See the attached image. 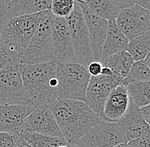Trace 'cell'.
<instances>
[{
    "instance_id": "6da1fadb",
    "label": "cell",
    "mask_w": 150,
    "mask_h": 147,
    "mask_svg": "<svg viewBox=\"0 0 150 147\" xmlns=\"http://www.w3.org/2000/svg\"><path fill=\"white\" fill-rule=\"evenodd\" d=\"M48 108L67 144H74L90 129L103 122L84 101L58 99Z\"/></svg>"
},
{
    "instance_id": "7a4b0ae2",
    "label": "cell",
    "mask_w": 150,
    "mask_h": 147,
    "mask_svg": "<svg viewBox=\"0 0 150 147\" xmlns=\"http://www.w3.org/2000/svg\"><path fill=\"white\" fill-rule=\"evenodd\" d=\"M24 89L35 109L48 107L58 100L56 63L20 65Z\"/></svg>"
},
{
    "instance_id": "3957f363",
    "label": "cell",
    "mask_w": 150,
    "mask_h": 147,
    "mask_svg": "<svg viewBox=\"0 0 150 147\" xmlns=\"http://www.w3.org/2000/svg\"><path fill=\"white\" fill-rule=\"evenodd\" d=\"M53 14L50 9L39 13L37 25L21 64L31 65L52 61L51 25Z\"/></svg>"
},
{
    "instance_id": "277c9868",
    "label": "cell",
    "mask_w": 150,
    "mask_h": 147,
    "mask_svg": "<svg viewBox=\"0 0 150 147\" xmlns=\"http://www.w3.org/2000/svg\"><path fill=\"white\" fill-rule=\"evenodd\" d=\"M57 96L85 102V93L91 76L86 68L76 62L56 63Z\"/></svg>"
},
{
    "instance_id": "5b68a950",
    "label": "cell",
    "mask_w": 150,
    "mask_h": 147,
    "mask_svg": "<svg viewBox=\"0 0 150 147\" xmlns=\"http://www.w3.org/2000/svg\"><path fill=\"white\" fill-rule=\"evenodd\" d=\"M39 13L11 19L3 29L0 39L21 60L37 25Z\"/></svg>"
},
{
    "instance_id": "8992f818",
    "label": "cell",
    "mask_w": 150,
    "mask_h": 147,
    "mask_svg": "<svg viewBox=\"0 0 150 147\" xmlns=\"http://www.w3.org/2000/svg\"><path fill=\"white\" fill-rule=\"evenodd\" d=\"M66 20L73 42L75 62L86 68L88 65L94 61V58L87 27L78 1H75L74 8Z\"/></svg>"
},
{
    "instance_id": "52a82bcc",
    "label": "cell",
    "mask_w": 150,
    "mask_h": 147,
    "mask_svg": "<svg viewBox=\"0 0 150 147\" xmlns=\"http://www.w3.org/2000/svg\"><path fill=\"white\" fill-rule=\"evenodd\" d=\"M0 105L33 106L23 86L20 65L0 71Z\"/></svg>"
},
{
    "instance_id": "ba28073f",
    "label": "cell",
    "mask_w": 150,
    "mask_h": 147,
    "mask_svg": "<svg viewBox=\"0 0 150 147\" xmlns=\"http://www.w3.org/2000/svg\"><path fill=\"white\" fill-rule=\"evenodd\" d=\"M115 24L130 41L149 32L150 10L134 4L120 12L115 19Z\"/></svg>"
},
{
    "instance_id": "9c48e42d",
    "label": "cell",
    "mask_w": 150,
    "mask_h": 147,
    "mask_svg": "<svg viewBox=\"0 0 150 147\" xmlns=\"http://www.w3.org/2000/svg\"><path fill=\"white\" fill-rule=\"evenodd\" d=\"M126 143L116 122H102L77 140V147H114Z\"/></svg>"
},
{
    "instance_id": "30bf717a",
    "label": "cell",
    "mask_w": 150,
    "mask_h": 147,
    "mask_svg": "<svg viewBox=\"0 0 150 147\" xmlns=\"http://www.w3.org/2000/svg\"><path fill=\"white\" fill-rule=\"evenodd\" d=\"M52 61L56 63L75 62L70 30L65 18L54 16L51 25Z\"/></svg>"
},
{
    "instance_id": "8fae6325",
    "label": "cell",
    "mask_w": 150,
    "mask_h": 147,
    "mask_svg": "<svg viewBox=\"0 0 150 147\" xmlns=\"http://www.w3.org/2000/svg\"><path fill=\"white\" fill-rule=\"evenodd\" d=\"M120 84L122 83L120 80L112 77L100 75L90 77L85 93V103L103 122H105L103 114L105 101L112 89Z\"/></svg>"
},
{
    "instance_id": "7c38bea8",
    "label": "cell",
    "mask_w": 150,
    "mask_h": 147,
    "mask_svg": "<svg viewBox=\"0 0 150 147\" xmlns=\"http://www.w3.org/2000/svg\"><path fill=\"white\" fill-rule=\"evenodd\" d=\"M78 4L82 11L87 27L94 60L100 61L102 58L103 42L108 30V20L96 15L81 1H78Z\"/></svg>"
},
{
    "instance_id": "4fadbf2b",
    "label": "cell",
    "mask_w": 150,
    "mask_h": 147,
    "mask_svg": "<svg viewBox=\"0 0 150 147\" xmlns=\"http://www.w3.org/2000/svg\"><path fill=\"white\" fill-rule=\"evenodd\" d=\"M21 132L62 137L56 119L48 107L34 109L23 121Z\"/></svg>"
},
{
    "instance_id": "5bb4252c",
    "label": "cell",
    "mask_w": 150,
    "mask_h": 147,
    "mask_svg": "<svg viewBox=\"0 0 150 147\" xmlns=\"http://www.w3.org/2000/svg\"><path fill=\"white\" fill-rule=\"evenodd\" d=\"M116 123L125 139L126 143L137 138L150 135L149 125L142 119L138 108L131 102H129L126 112Z\"/></svg>"
},
{
    "instance_id": "9a60e30c",
    "label": "cell",
    "mask_w": 150,
    "mask_h": 147,
    "mask_svg": "<svg viewBox=\"0 0 150 147\" xmlns=\"http://www.w3.org/2000/svg\"><path fill=\"white\" fill-rule=\"evenodd\" d=\"M35 108L31 106L0 105V132L21 133L23 121Z\"/></svg>"
},
{
    "instance_id": "2e32d148",
    "label": "cell",
    "mask_w": 150,
    "mask_h": 147,
    "mask_svg": "<svg viewBox=\"0 0 150 147\" xmlns=\"http://www.w3.org/2000/svg\"><path fill=\"white\" fill-rule=\"evenodd\" d=\"M51 0H3V9L8 20L50 9Z\"/></svg>"
},
{
    "instance_id": "e0dca14e",
    "label": "cell",
    "mask_w": 150,
    "mask_h": 147,
    "mask_svg": "<svg viewBox=\"0 0 150 147\" xmlns=\"http://www.w3.org/2000/svg\"><path fill=\"white\" fill-rule=\"evenodd\" d=\"M129 102L128 93L125 85L120 84L112 89L104 104L105 122H116L126 112Z\"/></svg>"
},
{
    "instance_id": "ac0fdd59",
    "label": "cell",
    "mask_w": 150,
    "mask_h": 147,
    "mask_svg": "<svg viewBox=\"0 0 150 147\" xmlns=\"http://www.w3.org/2000/svg\"><path fill=\"white\" fill-rule=\"evenodd\" d=\"M81 2L96 15L108 21H115L121 10L135 4V0H92Z\"/></svg>"
},
{
    "instance_id": "d6986e66",
    "label": "cell",
    "mask_w": 150,
    "mask_h": 147,
    "mask_svg": "<svg viewBox=\"0 0 150 147\" xmlns=\"http://www.w3.org/2000/svg\"><path fill=\"white\" fill-rule=\"evenodd\" d=\"M100 62L103 67L110 69L113 77L120 80L122 83L123 80L127 77L134 61L131 55L125 50H123L101 59Z\"/></svg>"
},
{
    "instance_id": "ffe728a7",
    "label": "cell",
    "mask_w": 150,
    "mask_h": 147,
    "mask_svg": "<svg viewBox=\"0 0 150 147\" xmlns=\"http://www.w3.org/2000/svg\"><path fill=\"white\" fill-rule=\"evenodd\" d=\"M128 42L129 40L117 27L115 21H108V30L103 42L101 59L125 50Z\"/></svg>"
},
{
    "instance_id": "44dd1931",
    "label": "cell",
    "mask_w": 150,
    "mask_h": 147,
    "mask_svg": "<svg viewBox=\"0 0 150 147\" xmlns=\"http://www.w3.org/2000/svg\"><path fill=\"white\" fill-rule=\"evenodd\" d=\"M125 87L128 93L129 101L135 106L140 108L149 105V82H135L128 83Z\"/></svg>"
},
{
    "instance_id": "7402d4cb",
    "label": "cell",
    "mask_w": 150,
    "mask_h": 147,
    "mask_svg": "<svg viewBox=\"0 0 150 147\" xmlns=\"http://www.w3.org/2000/svg\"><path fill=\"white\" fill-rule=\"evenodd\" d=\"M20 135L23 141L31 147H59L68 145L62 137H54L27 132H21Z\"/></svg>"
},
{
    "instance_id": "603a6c76",
    "label": "cell",
    "mask_w": 150,
    "mask_h": 147,
    "mask_svg": "<svg viewBox=\"0 0 150 147\" xmlns=\"http://www.w3.org/2000/svg\"><path fill=\"white\" fill-rule=\"evenodd\" d=\"M125 51L134 62L143 60L150 51V32L134 37L128 42Z\"/></svg>"
},
{
    "instance_id": "cb8c5ba5",
    "label": "cell",
    "mask_w": 150,
    "mask_h": 147,
    "mask_svg": "<svg viewBox=\"0 0 150 147\" xmlns=\"http://www.w3.org/2000/svg\"><path fill=\"white\" fill-rule=\"evenodd\" d=\"M149 66L143 60L133 62L127 77L123 80L122 84L126 86L128 83L135 82H149Z\"/></svg>"
},
{
    "instance_id": "d4e9b609",
    "label": "cell",
    "mask_w": 150,
    "mask_h": 147,
    "mask_svg": "<svg viewBox=\"0 0 150 147\" xmlns=\"http://www.w3.org/2000/svg\"><path fill=\"white\" fill-rule=\"evenodd\" d=\"M74 0H51L50 10L54 16L67 18L74 8Z\"/></svg>"
},
{
    "instance_id": "484cf974",
    "label": "cell",
    "mask_w": 150,
    "mask_h": 147,
    "mask_svg": "<svg viewBox=\"0 0 150 147\" xmlns=\"http://www.w3.org/2000/svg\"><path fill=\"white\" fill-rule=\"evenodd\" d=\"M19 65H21V61L18 56L10 51L9 48L0 39V71L7 67Z\"/></svg>"
},
{
    "instance_id": "4316f807",
    "label": "cell",
    "mask_w": 150,
    "mask_h": 147,
    "mask_svg": "<svg viewBox=\"0 0 150 147\" xmlns=\"http://www.w3.org/2000/svg\"><path fill=\"white\" fill-rule=\"evenodd\" d=\"M19 134H9L0 132V147H18Z\"/></svg>"
},
{
    "instance_id": "83f0119b",
    "label": "cell",
    "mask_w": 150,
    "mask_h": 147,
    "mask_svg": "<svg viewBox=\"0 0 150 147\" xmlns=\"http://www.w3.org/2000/svg\"><path fill=\"white\" fill-rule=\"evenodd\" d=\"M127 145L128 147H150V135L131 140Z\"/></svg>"
},
{
    "instance_id": "f1b7e54d",
    "label": "cell",
    "mask_w": 150,
    "mask_h": 147,
    "mask_svg": "<svg viewBox=\"0 0 150 147\" xmlns=\"http://www.w3.org/2000/svg\"><path fill=\"white\" fill-rule=\"evenodd\" d=\"M86 70L91 77H97V76H100L102 73L103 65L100 61L94 60L91 63L88 65V66L86 67Z\"/></svg>"
},
{
    "instance_id": "f546056e",
    "label": "cell",
    "mask_w": 150,
    "mask_h": 147,
    "mask_svg": "<svg viewBox=\"0 0 150 147\" xmlns=\"http://www.w3.org/2000/svg\"><path fill=\"white\" fill-rule=\"evenodd\" d=\"M139 110V113H140L141 117H142V119L144 120L149 125L150 122V106H142L138 108Z\"/></svg>"
},
{
    "instance_id": "4dcf8cb0",
    "label": "cell",
    "mask_w": 150,
    "mask_h": 147,
    "mask_svg": "<svg viewBox=\"0 0 150 147\" xmlns=\"http://www.w3.org/2000/svg\"><path fill=\"white\" fill-rule=\"evenodd\" d=\"M9 20H7V18L4 15V9H3V0L0 1V34L3 31V29L6 26V24L9 22Z\"/></svg>"
},
{
    "instance_id": "1f68e13d",
    "label": "cell",
    "mask_w": 150,
    "mask_h": 147,
    "mask_svg": "<svg viewBox=\"0 0 150 147\" xmlns=\"http://www.w3.org/2000/svg\"><path fill=\"white\" fill-rule=\"evenodd\" d=\"M135 4H138L139 6L144 9L149 10L150 9V1L149 0H135Z\"/></svg>"
},
{
    "instance_id": "d6a6232c",
    "label": "cell",
    "mask_w": 150,
    "mask_h": 147,
    "mask_svg": "<svg viewBox=\"0 0 150 147\" xmlns=\"http://www.w3.org/2000/svg\"><path fill=\"white\" fill-rule=\"evenodd\" d=\"M18 147H31V146H29L28 145H27V144L23 141V139L21 138V135H20V139H19V142H18Z\"/></svg>"
},
{
    "instance_id": "836d02e7",
    "label": "cell",
    "mask_w": 150,
    "mask_h": 147,
    "mask_svg": "<svg viewBox=\"0 0 150 147\" xmlns=\"http://www.w3.org/2000/svg\"><path fill=\"white\" fill-rule=\"evenodd\" d=\"M114 147H128V145H127V143H122V144H120Z\"/></svg>"
},
{
    "instance_id": "e575fe53",
    "label": "cell",
    "mask_w": 150,
    "mask_h": 147,
    "mask_svg": "<svg viewBox=\"0 0 150 147\" xmlns=\"http://www.w3.org/2000/svg\"><path fill=\"white\" fill-rule=\"evenodd\" d=\"M68 146L70 147H77L76 146H75L74 144H68Z\"/></svg>"
},
{
    "instance_id": "d590c367",
    "label": "cell",
    "mask_w": 150,
    "mask_h": 147,
    "mask_svg": "<svg viewBox=\"0 0 150 147\" xmlns=\"http://www.w3.org/2000/svg\"><path fill=\"white\" fill-rule=\"evenodd\" d=\"M59 147H70L68 145H66V146H59Z\"/></svg>"
}]
</instances>
